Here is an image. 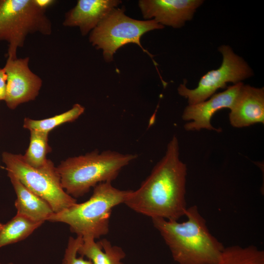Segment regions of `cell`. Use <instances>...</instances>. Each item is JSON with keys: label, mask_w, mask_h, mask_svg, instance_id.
I'll return each instance as SVG.
<instances>
[{"label": "cell", "mask_w": 264, "mask_h": 264, "mask_svg": "<svg viewBox=\"0 0 264 264\" xmlns=\"http://www.w3.org/2000/svg\"><path fill=\"white\" fill-rule=\"evenodd\" d=\"M179 145L174 136L164 156L124 203L135 212L152 219L178 220L185 216L187 168L179 159Z\"/></svg>", "instance_id": "cell-1"}, {"label": "cell", "mask_w": 264, "mask_h": 264, "mask_svg": "<svg viewBox=\"0 0 264 264\" xmlns=\"http://www.w3.org/2000/svg\"><path fill=\"white\" fill-rule=\"evenodd\" d=\"M185 216L187 220L182 222L152 221L178 264H216L224 246L210 232L197 205L188 207Z\"/></svg>", "instance_id": "cell-2"}, {"label": "cell", "mask_w": 264, "mask_h": 264, "mask_svg": "<svg viewBox=\"0 0 264 264\" xmlns=\"http://www.w3.org/2000/svg\"><path fill=\"white\" fill-rule=\"evenodd\" d=\"M137 157L136 154L95 150L69 157L56 168L63 188L75 198L84 196L99 183L111 182L121 170Z\"/></svg>", "instance_id": "cell-3"}, {"label": "cell", "mask_w": 264, "mask_h": 264, "mask_svg": "<svg viewBox=\"0 0 264 264\" xmlns=\"http://www.w3.org/2000/svg\"><path fill=\"white\" fill-rule=\"evenodd\" d=\"M130 191L118 189L111 182L99 183L88 200L53 213L47 221L66 223L77 236L99 239L109 232L112 209L124 203Z\"/></svg>", "instance_id": "cell-4"}, {"label": "cell", "mask_w": 264, "mask_h": 264, "mask_svg": "<svg viewBox=\"0 0 264 264\" xmlns=\"http://www.w3.org/2000/svg\"><path fill=\"white\" fill-rule=\"evenodd\" d=\"M45 11L37 0H0V41L8 44L7 58H17V50L28 35L51 34L52 23Z\"/></svg>", "instance_id": "cell-5"}, {"label": "cell", "mask_w": 264, "mask_h": 264, "mask_svg": "<svg viewBox=\"0 0 264 264\" xmlns=\"http://www.w3.org/2000/svg\"><path fill=\"white\" fill-rule=\"evenodd\" d=\"M2 159L8 172L13 174L26 188L45 200L56 213L77 203L63 188L57 168L49 159L35 168L23 155L4 152Z\"/></svg>", "instance_id": "cell-6"}, {"label": "cell", "mask_w": 264, "mask_h": 264, "mask_svg": "<svg viewBox=\"0 0 264 264\" xmlns=\"http://www.w3.org/2000/svg\"><path fill=\"white\" fill-rule=\"evenodd\" d=\"M164 27L153 19H133L125 15L124 8H115L90 32L89 41L97 49L103 50L107 62L112 61L114 54L120 47L129 43L137 44L153 58L141 45V37L147 32Z\"/></svg>", "instance_id": "cell-7"}, {"label": "cell", "mask_w": 264, "mask_h": 264, "mask_svg": "<svg viewBox=\"0 0 264 264\" xmlns=\"http://www.w3.org/2000/svg\"><path fill=\"white\" fill-rule=\"evenodd\" d=\"M219 51L222 56L220 66L203 75L194 89L187 88L186 83L180 84L178 94L188 100V105L196 104L210 98L220 88L226 87L228 83L234 84L252 76L251 68L240 56L234 53L228 45H222Z\"/></svg>", "instance_id": "cell-8"}, {"label": "cell", "mask_w": 264, "mask_h": 264, "mask_svg": "<svg viewBox=\"0 0 264 264\" xmlns=\"http://www.w3.org/2000/svg\"><path fill=\"white\" fill-rule=\"evenodd\" d=\"M29 57L7 58L3 67L6 75V91L4 101L10 109L21 104L34 100L41 88L42 79L29 67Z\"/></svg>", "instance_id": "cell-9"}, {"label": "cell", "mask_w": 264, "mask_h": 264, "mask_svg": "<svg viewBox=\"0 0 264 264\" xmlns=\"http://www.w3.org/2000/svg\"><path fill=\"white\" fill-rule=\"evenodd\" d=\"M203 3L202 0H140L138 5L145 19L178 28L193 19Z\"/></svg>", "instance_id": "cell-10"}, {"label": "cell", "mask_w": 264, "mask_h": 264, "mask_svg": "<svg viewBox=\"0 0 264 264\" xmlns=\"http://www.w3.org/2000/svg\"><path fill=\"white\" fill-rule=\"evenodd\" d=\"M243 84L242 82L234 84L224 91L214 94L208 100L188 105L184 110L182 117L183 120H191V122L184 125L185 129L186 131L207 129L220 132L211 125L212 117L220 110L231 108Z\"/></svg>", "instance_id": "cell-11"}, {"label": "cell", "mask_w": 264, "mask_h": 264, "mask_svg": "<svg viewBox=\"0 0 264 264\" xmlns=\"http://www.w3.org/2000/svg\"><path fill=\"white\" fill-rule=\"evenodd\" d=\"M230 124L235 128L264 123V88L242 86L230 109Z\"/></svg>", "instance_id": "cell-12"}, {"label": "cell", "mask_w": 264, "mask_h": 264, "mask_svg": "<svg viewBox=\"0 0 264 264\" xmlns=\"http://www.w3.org/2000/svg\"><path fill=\"white\" fill-rule=\"evenodd\" d=\"M121 2L118 0H79L66 13L63 24L78 27L81 34L85 36Z\"/></svg>", "instance_id": "cell-13"}, {"label": "cell", "mask_w": 264, "mask_h": 264, "mask_svg": "<svg viewBox=\"0 0 264 264\" xmlns=\"http://www.w3.org/2000/svg\"><path fill=\"white\" fill-rule=\"evenodd\" d=\"M8 176L16 194L17 214L35 221L44 222L54 213L50 205L27 188L11 173Z\"/></svg>", "instance_id": "cell-14"}, {"label": "cell", "mask_w": 264, "mask_h": 264, "mask_svg": "<svg viewBox=\"0 0 264 264\" xmlns=\"http://www.w3.org/2000/svg\"><path fill=\"white\" fill-rule=\"evenodd\" d=\"M78 254L88 258L93 264H118L126 256L120 247L112 245L107 240L96 242L91 237L83 238Z\"/></svg>", "instance_id": "cell-15"}, {"label": "cell", "mask_w": 264, "mask_h": 264, "mask_svg": "<svg viewBox=\"0 0 264 264\" xmlns=\"http://www.w3.org/2000/svg\"><path fill=\"white\" fill-rule=\"evenodd\" d=\"M43 223L17 214L6 223L0 222V248L24 240Z\"/></svg>", "instance_id": "cell-16"}, {"label": "cell", "mask_w": 264, "mask_h": 264, "mask_svg": "<svg viewBox=\"0 0 264 264\" xmlns=\"http://www.w3.org/2000/svg\"><path fill=\"white\" fill-rule=\"evenodd\" d=\"M216 264H264V251L254 245L224 247Z\"/></svg>", "instance_id": "cell-17"}, {"label": "cell", "mask_w": 264, "mask_h": 264, "mask_svg": "<svg viewBox=\"0 0 264 264\" xmlns=\"http://www.w3.org/2000/svg\"><path fill=\"white\" fill-rule=\"evenodd\" d=\"M85 111V108L79 104H74L67 111L52 117L42 120L25 118L23 127L29 131L35 130L49 132L58 126L77 119Z\"/></svg>", "instance_id": "cell-18"}, {"label": "cell", "mask_w": 264, "mask_h": 264, "mask_svg": "<svg viewBox=\"0 0 264 264\" xmlns=\"http://www.w3.org/2000/svg\"><path fill=\"white\" fill-rule=\"evenodd\" d=\"M30 131L29 147L22 155L27 163L37 168L44 165L48 160L46 156L51 151L48 144L49 132L35 130Z\"/></svg>", "instance_id": "cell-19"}, {"label": "cell", "mask_w": 264, "mask_h": 264, "mask_svg": "<svg viewBox=\"0 0 264 264\" xmlns=\"http://www.w3.org/2000/svg\"><path fill=\"white\" fill-rule=\"evenodd\" d=\"M82 242L83 237L80 236L69 238L61 264H93L90 260H85L81 256L77 257Z\"/></svg>", "instance_id": "cell-20"}, {"label": "cell", "mask_w": 264, "mask_h": 264, "mask_svg": "<svg viewBox=\"0 0 264 264\" xmlns=\"http://www.w3.org/2000/svg\"><path fill=\"white\" fill-rule=\"evenodd\" d=\"M7 75L4 67L0 68V101L5 100L6 91Z\"/></svg>", "instance_id": "cell-21"}, {"label": "cell", "mask_w": 264, "mask_h": 264, "mask_svg": "<svg viewBox=\"0 0 264 264\" xmlns=\"http://www.w3.org/2000/svg\"><path fill=\"white\" fill-rule=\"evenodd\" d=\"M37 1L40 6L46 9L48 7L51 5L55 1L52 0H37Z\"/></svg>", "instance_id": "cell-22"}, {"label": "cell", "mask_w": 264, "mask_h": 264, "mask_svg": "<svg viewBox=\"0 0 264 264\" xmlns=\"http://www.w3.org/2000/svg\"><path fill=\"white\" fill-rule=\"evenodd\" d=\"M0 264H2V263H1L0 262ZM13 264V263H8V264Z\"/></svg>", "instance_id": "cell-23"}, {"label": "cell", "mask_w": 264, "mask_h": 264, "mask_svg": "<svg viewBox=\"0 0 264 264\" xmlns=\"http://www.w3.org/2000/svg\"><path fill=\"white\" fill-rule=\"evenodd\" d=\"M118 264H123L121 262H120Z\"/></svg>", "instance_id": "cell-24"}]
</instances>
